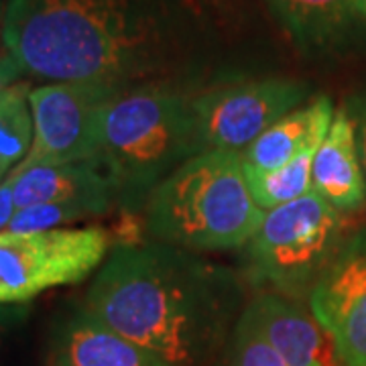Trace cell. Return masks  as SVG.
<instances>
[{"mask_svg": "<svg viewBox=\"0 0 366 366\" xmlns=\"http://www.w3.org/2000/svg\"><path fill=\"white\" fill-rule=\"evenodd\" d=\"M230 274L183 249L147 242L114 249L84 314L171 366H194L222 324Z\"/></svg>", "mask_w": 366, "mask_h": 366, "instance_id": "7a4b0ae2", "label": "cell"}, {"mask_svg": "<svg viewBox=\"0 0 366 366\" xmlns=\"http://www.w3.org/2000/svg\"><path fill=\"white\" fill-rule=\"evenodd\" d=\"M310 307L346 366H366V228L342 242L310 291Z\"/></svg>", "mask_w": 366, "mask_h": 366, "instance_id": "9c48e42d", "label": "cell"}, {"mask_svg": "<svg viewBox=\"0 0 366 366\" xmlns=\"http://www.w3.org/2000/svg\"><path fill=\"white\" fill-rule=\"evenodd\" d=\"M228 366H289L281 354L259 334V330L242 315L234 332Z\"/></svg>", "mask_w": 366, "mask_h": 366, "instance_id": "d6986e66", "label": "cell"}, {"mask_svg": "<svg viewBox=\"0 0 366 366\" xmlns=\"http://www.w3.org/2000/svg\"><path fill=\"white\" fill-rule=\"evenodd\" d=\"M301 47H324L344 35L362 0H267Z\"/></svg>", "mask_w": 366, "mask_h": 366, "instance_id": "9a60e30c", "label": "cell"}, {"mask_svg": "<svg viewBox=\"0 0 366 366\" xmlns=\"http://www.w3.org/2000/svg\"><path fill=\"white\" fill-rule=\"evenodd\" d=\"M320 147H312L289 163L274 169H259L244 165L247 182L254 202L264 212L285 206L312 192V169Z\"/></svg>", "mask_w": 366, "mask_h": 366, "instance_id": "2e32d148", "label": "cell"}, {"mask_svg": "<svg viewBox=\"0 0 366 366\" xmlns=\"http://www.w3.org/2000/svg\"><path fill=\"white\" fill-rule=\"evenodd\" d=\"M14 177H6L0 183V232H4V228H9V224L13 220L16 204H14Z\"/></svg>", "mask_w": 366, "mask_h": 366, "instance_id": "7402d4cb", "label": "cell"}, {"mask_svg": "<svg viewBox=\"0 0 366 366\" xmlns=\"http://www.w3.org/2000/svg\"><path fill=\"white\" fill-rule=\"evenodd\" d=\"M144 232L147 230V220L144 216L141 218L139 214H134L132 209L124 208L118 216V222L114 226V244L117 249H134V247H143L144 242Z\"/></svg>", "mask_w": 366, "mask_h": 366, "instance_id": "ffe728a7", "label": "cell"}, {"mask_svg": "<svg viewBox=\"0 0 366 366\" xmlns=\"http://www.w3.org/2000/svg\"><path fill=\"white\" fill-rule=\"evenodd\" d=\"M202 153L192 98L161 84L114 94L100 114L98 157L120 194L153 189Z\"/></svg>", "mask_w": 366, "mask_h": 366, "instance_id": "277c9868", "label": "cell"}, {"mask_svg": "<svg viewBox=\"0 0 366 366\" xmlns=\"http://www.w3.org/2000/svg\"><path fill=\"white\" fill-rule=\"evenodd\" d=\"M238 151H202L159 182L147 199V230L183 250H230L249 242L264 218Z\"/></svg>", "mask_w": 366, "mask_h": 366, "instance_id": "3957f363", "label": "cell"}, {"mask_svg": "<svg viewBox=\"0 0 366 366\" xmlns=\"http://www.w3.org/2000/svg\"><path fill=\"white\" fill-rule=\"evenodd\" d=\"M13 177V175H11ZM16 209L37 204H79L102 214L120 194L100 161H78L23 171L14 177Z\"/></svg>", "mask_w": 366, "mask_h": 366, "instance_id": "8fae6325", "label": "cell"}, {"mask_svg": "<svg viewBox=\"0 0 366 366\" xmlns=\"http://www.w3.org/2000/svg\"><path fill=\"white\" fill-rule=\"evenodd\" d=\"M305 86L293 79H257L228 84L194 98L202 151L242 153L305 100Z\"/></svg>", "mask_w": 366, "mask_h": 366, "instance_id": "ba28073f", "label": "cell"}, {"mask_svg": "<svg viewBox=\"0 0 366 366\" xmlns=\"http://www.w3.org/2000/svg\"><path fill=\"white\" fill-rule=\"evenodd\" d=\"M120 90L104 84L55 81L31 90L35 137L29 155L11 175L45 165H66L98 157V127L106 102Z\"/></svg>", "mask_w": 366, "mask_h": 366, "instance_id": "52a82bcc", "label": "cell"}, {"mask_svg": "<svg viewBox=\"0 0 366 366\" xmlns=\"http://www.w3.org/2000/svg\"><path fill=\"white\" fill-rule=\"evenodd\" d=\"M342 214L310 192L269 209L247 247L250 274L285 295L315 285L340 249Z\"/></svg>", "mask_w": 366, "mask_h": 366, "instance_id": "5b68a950", "label": "cell"}, {"mask_svg": "<svg viewBox=\"0 0 366 366\" xmlns=\"http://www.w3.org/2000/svg\"><path fill=\"white\" fill-rule=\"evenodd\" d=\"M31 84L16 81L0 96V183L29 155L35 124L31 110Z\"/></svg>", "mask_w": 366, "mask_h": 366, "instance_id": "e0dca14e", "label": "cell"}, {"mask_svg": "<svg viewBox=\"0 0 366 366\" xmlns=\"http://www.w3.org/2000/svg\"><path fill=\"white\" fill-rule=\"evenodd\" d=\"M110 244L112 236L100 226L0 232V305L84 281L102 264Z\"/></svg>", "mask_w": 366, "mask_h": 366, "instance_id": "8992f818", "label": "cell"}, {"mask_svg": "<svg viewBox=\"0 0 366 366\" xmlns=\"http://www.w3.org/2000/svg\"><path fill=\"white\" fill-rule=\"evenodd\" d=\"M21 76L23 69L16 64V59L9 53V49H0V96L16 84Z\"/></svg>", "mask_w": 366, "mask_h": 366, "instance_id": "603a6c76", "label": "cell"}, {"mask_svg": "<svg viewBox=\"0 0 366 366\" xmlns=\"http://www.w3.org/2000/svg\"><path fill=\"white\" fill-rule=\"evenodd\" d=\"M312 192L338 212H354L366 202V183L356 149L352 118L346 106L336 110L312 169Z\"/></svg>", "mask_w": 366, "mask_h": 366, "instance_id": "7c38bea8", "label": "cell"}, {"mask_svg": "<svg viewBox=\"0 0 366 366\" xmlns=\"http://www.w3.org/2000/svg\"><path fill=\"white\" fill-rule=\"evenodd\" d=\"M334 106L327 96L297 108L274 122L271 129L249 144L240 155L242 163L259 169H274L301 155L303 151L320 147L334 120Z\"/></svg>", "mask_w": 366, "mask_h": 366, "instance_id": "4fadbf2b", "label": "cell"}, {"mask_svg": "<svg viewBox=\"0 0 366 366\" xmlns=\"http://www.w3.org/2000/svg\"><path fill=\"white\" fill-rule=\"evenodd\" d=\"M53 366H171L79 312L64 327Z\"/></svg>", "mask_w": 366, "mask_h": 366, "instance_id": "5bb4252c", "label": "cell"}, {"mask_svg": "<svg viewBox=\"0 0 366 366\" xmlns=\"http://www.w3.org/2000/svg\"><path fill=\"white\" fill-rule=\"evenodd\" d=\"M2 45L37 79L143 86L165 66L167 19L157 0H9Z\"/></svg>", "mask_w": 366, "mask_h": 366, "instance_id": "6da1fadb", "label": "cell"}, {"mask_svg": "<svg viewBox=\"0 0 366 366\" xmlns=\"http://www.w3.org/2000/svg\"><path fill=\"white\" fill-rule=\"evenodd\" d=\"M348 114L352 118L354 134H356V149H358V159L365 175L366 183V94L354 96L350 104L346 106Z\"/></svg>", "mask_w": 366, "mask_h": 366, "instance_id": "44dd1931", "label": "cell"}, {"mask_svg": "<svg viewBox=\"0 0 366 366\" xmlns=\"http://www.w3.org/2000/svg\"><path fill=\"white\" fill-rule=\"evenodd\" d=\"M6 2H9V0H0V29H2V21H4V11H6Z\"/></svg>", "mask_w": 366, "mask_h": 366, "instance_id": "cb8c5ba5", "label": "cell"}, {"mask_svg": "<svg viewBox=\"0 0 366 366\" xmlns=\"http://www.w3.org/2000/svg\"><path fill=\"white\" fill-rule=\"evenodd\" d=\"M244 317L289 366H342L336 344L314 314L274 293L250 303Z\"/></svg>", "mask_w": 366, "mask_h": 366, "instance_id": "30bf717a", "label": "cell"}, {"mask_svg": "<svg viewBox=\"0 0 366 366\" xmlns=\"http://www.w3.org/2000/svg\"><path fill=\"white\" fill-rule=\"evenodd\" d=\"M98 212L79 204H37L14 212L9 224L11 232H43L61 224H74L84 218L96 216Z\"/></svg>", "mask_w": 366, "mask_h": 366, "instance_id": "ac0fdd59", "label": "cell"}]
</instances>
